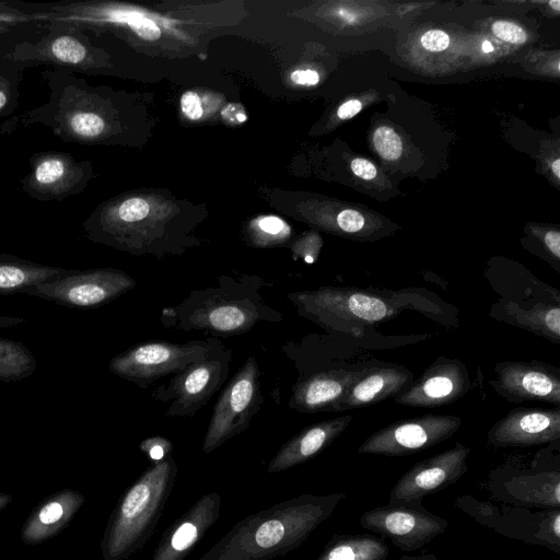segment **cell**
I'll return each mask as SVG.
<instances>
[{
    "label": "cell",
    "instance_id": "cell-40",
    "mask_svg": "<svg viewBox=\"0 0 560 560\" xmlns=\"http://www.w3.org/2000/svg\"><path fill=\"white\" fill-rule=\"evenodd\" d=\"M362 108V104L358 100H350L340 105L337 115L340 119H349L357 115Z\"/></svg>",
    "mask_w": 560,
    "mask_h": 560
},
{
    "label": "cell",
    "instance_id": "cell-23",
    "mask_svg": "<svg viewBox=\"0 0 560 560\" xmlns=\"http://www.w3.org/2000/svg\"><path fill=\"white\" fill-rule=\"evenodd\" d=\"M70 271L15 257L0 256V294L21 293L26 288L65 276Z\"/></svg>",
    "mask_w": 560,
    "mask_h": 560
},
{
    "label": "cell",
    "instance_id": "cell-5",
    "mask_svg": "<svg viewBox=\"0 0 560 560\" xmlns=\"http://www.w3.org/2000/svg\"><path fill=\"white\" fill-rule=\"evenodd\" d=\"M454 505L479 525L494 533L560 553V509L536 510L469 494L458 495Z\"/></svg>",
    "mask_w": 560,
    "mask_h": 560
},
{
    "label": "cell",
    "instance_id": "cell-33",
    "mask_svg": "<svg viewBox=\"0 0 560 560\" xmlns=\"http://www.w3.org/2000/svg\"><path fill=\"white\" fill-rule=\"evenodd\" d=\"M492 32L499 38L512 44H523L526 42V33L515 23L508 21H497L492 25Z\"/></svg>",
    "mask_w": 560,
    "mask_h": 560
},
{
    "label": "cell",
    "instance_id": "cell-29",
    "mask_svg": "<svg viewBox=\"0 0 560 560\" xmlns=\"http://www.w3.org/2000/svg\"><path fill=\"white\" fill-rule=\"evenodd\" d=\"M150 212L149 203L142 198H130L118 208V217L122 222L133 223L143 220Z\"/></svg>",
    "mask_w": 560,
    "mask_h": 560
},
{
    "label": "cell",
    "instance_id": "cell-26",
    "mask_svg": "<svg viewBox=\"0 0 560 560\" xmlns=\"http://www.w3.org/2000/svg\"><path fill=\"white\" fill-rule=\"evenodd\" d=\"M52 55L60 61L81 62L86 55L83 45L71 36H60L51 45Z\"/></svg>",
    "mask_w": 560,
    "mask_h": 560
},
{
    "label": "cell",
    "instance_id": "cell-1",
    "mask_svg": "<svg viewBox=\"0 0 560 560\" xmlns=\"http://www.w3.org/2000/svg\"><path fill=\"white\" fill-rule=\"evenodd\" d=\"M346 499L345 492L301 494L235 523L198 560H271L299 548Z\"/></svg>",
    "mask_w": 560,
    "mask_h": 560
},
{
    "label": "cell",
    "instance_id": "cell-4",
    "mask_svg": "<svg viewBox=\"0 0 560 560\" xmlns=\"http://www.w3.org/2000/svg\"><path fill=\"white\" fill-rule=\"evenodd\" d=\"M408 294L353 287H320L288 294L298 313L329 331L361 336L365 328L395 318L408 307Z\"/></svg>",
    "mask_w": 560,
    "mask_h": 560
},
{
    "label": "cell",
    "instance_id": "cell-44",
    "mask_svg": "<svg viewBox=\"0 0 560 560\" xmlns=\"http://www.w3.org/2000/svg\"><path fill=\"white\" fill-rule=\"evenodd\" d=\"M482 50H483L485 52H490V51H492V50H493V46L491 45V43H490V42L486 40V42H483V44H482Z\"/></svg>",
    "mask_w": 560,
    "mask_h": 560
},
{
    "label": "cell",
    "instance_id": "cell-35",
    "mask_svg": "<svg viewBox=\"0 0 560 560\" xmlns=\"http://www.w3.org/2000/svg\"><path fill=\"white\" fill-rule=\"evenodd\" d=\"M180 108L184 115L190 120H198L203 115L201 101L195 92L188 91L182 95Z\"/></svg>",
    "mask_w": 560,
    "mask_h": 560
},
{
    "label": "cell",
    "instance_id": "cell-46",
    "mask_svg": "<svg viewBox=\"0 0 560 560\" xmlns=\"http://www.w3.org/2000/svg\"><path fill=\"white\" fill-rule=\"evenodd\" d=\"M549 5L553 8V10L559 11L560 10V2L559 0L550 1Z\"/></svg>",
    "mask_w": 560,
    "mask_h": 560
},
{
    "label": "cell",
    "instance_id": "cell-9",
    "mask_svg": "<svg viewBox=\"0 0 560 560\" xmlns=\"http://www.w3.org/2000/svg\"><path fill=\"white\" fill-rule=\"evenodd\" d=\"M210 346L211 337L187 343L143 342L114 357L108 366L117 376L145 388L154 381L177 374L203 359Z\"/></svg>",
    "mask_w": 560,
    "mask_h": 560
},
{
    "label": "cell",
    "instance_id": "cell-31",
    "mask_svg": "<svg viewBox=\"0 0 560 560\" xmlns=\"http://www.w3.org/2000/svg\"><path fill=\"white\" fill-rule=\"evenodd\" d=\"M63 174V163L58 159H48L37 166L35 178L38 183L48 185L59 180Z\"/></svg>",
    "mask_w": 560,
    "mask_h": 560
},
{
    "label": "cell",
    "instance_id": "cell-16",
    "mask_svg": "<svg viewBox=\"0 0 560 560\" xmlns=\"http://www.w3.org/2000/svg\"><path fill=\"white\" fill-rule=\"evenodd\" d=\"M559 439L560 407L512 409L487 434V442L494 447L537 446Z\"/></svg>",
    "mask_w": 560,
    "mask_h": 560
},
{
    "label": "cell",
    "instance_id": "cell-38",
    "mask_svg": "<svg viewBox=\"0 0 560 560\" xmlns=\"http://www.w3.org/2000/svg\"><path fill=\"white\" fill-rule=\"evenodd\" d=\"M352 172L360 178L373 179L376 176V167L365 159H354L351 162Z\"/></svg>",
    "mask_w": 560,
    "mask_h": 560
},
{
    "label": "cell",
    "instance_id": "cell-7",
    "mask_svg": "<svg viewBox=\"0 0 560 560\" xmlns=\"http://www.w3.org/2000/svg\"><path fill=\"white\" fill-rule=\"evenodd\" d=\"M232 350L211 337L207 355L190 364L166 384L154 389L152 397L170 402L167 417H192L217 393L228 377Z\"/></svg>",
    "mask_w": 560,
    "mask_h": 560
},
{
    "label": "cell",
    "instance_id": "cell-13",
    "mask_svg": "<svg viewBox=\"0 0 560 560\" xmlns=\"http://www.w3.org/2000/svg\"><path fill=\"white\" fill-rule=\"evenodd\" d=\"M471 448L457 442L453 447L416 463L395 483L387 504L420 506L424 497L457 482L468 470Z\"/></svg>",
    "mask_w": 560,
    "mask_h": 560
},
{
    "label": "cell",
    "instance_id": "cell-21",
    "mask_svg": "<svg viewBox=\"0 0 560 560\" xmlns=\"http://www.w3.org/2000/svg\"><path fill=\"white\" fill-rule=\"evenodd\" d=\"M504 318L513 326L544 337L555 345H560L559 302H541L528 308L509 303L504 308Z\"/></svg>",
    "mask_w": 560,
    "mask_h": 560
},
{
    "label": "cell",
    "instance_id": "cell-25",
    "mask_svg": "<svg viewBox=\"0 0 560 560\" xmlns=\"http://www.w3.org/2000/svg\"><path fill=\"white\" fill-rule=\"evenodd\" d=\"M373 142L378 154L385 160H396L401 155V139L387 126L378 127L374 131Z\"/></svg>",
    "mask_w": 560,
    "mask_h": 560
},
{
    "label": "cell",
    "instance_id": "cell-22",
    "mask_svg": "<svg viewBox=\"0 0 560 560\" xmlns=\"http://www.w3.org/2000/svg\"><path fill=\"white\" fill-rule=\"evenodd\" d=\"M389 548L384 538L368 534L335 535L317 560H386Z\"/></svg>",
    "mask_w": 560,
    "mask_h": 560
},
{
    "label": "cell",
    "instance_id": "cell-39",
    "mask_svg": "<svg viewBox=\"0 0 560 560\" xmlns=\"http://www.w3.org/2000/svg\"><path fill=\"white\" fill-rule=\"evenodd\" d=\"M291 80L300 85H315L319 81V75L315 70H295L291 73Z\"/></svg>",
    "mask_w": 560,
    "mask_h": 560
},
{
    "label": "cell",
    "instance_id": "cell-20",
    "mask_svg": "<svg viewBox=\"0 0 560 560\" xmlns=\"http://www.w3.org/2000/svg\"><path fill=\"white\" fill-rule=\"evenodd\" d=\"M352 419L346 415L304 428L280 447L269 462L267 471L280 472L312 459L340 436Z\"/></svg>",
    "mask_w": 560,
    "mask_h": 560
},
{
    "label": "cell",
    "instance_id": "cell-36",
    "mask_svg": "<svg viewBox=\"0 0 560 560\" xmlns=\"http://www.w3.org/2000/svg\"><path fill=\"white\" fill-rule=\"evenodd\" d=\"M422 46L430 51H442L448 47V35L440 30H432L421 37Z\"/></svg>",
    "mask_w": 560,
    "mask_h": 560
},
{
    "label": "cell",
    "instance_id": "cell-2",
    "mask_svg": "<svg viewBox=\"0 0 560 560\" xmlns=\"http://www.w3.org/2000/svg\"><path fill=\"white\" fill-rule=\"evenodd\" d=\"M218 285L192 291L180 304L162 311L166 326L182 330H208L233 336L250 330L258 322H279L282 314L259 294L265 284L258 277H218Z\"/></svg>",
    "mask_w": 560,
    "mask_h": 560
},
{
    "label": "cell",
    "instance_id": "cell-17",
    "mask_svg": "<svg viewBox=\"0 0 560 560\" xmlns=\"http://www.w3.org/2000/svg\"><path fill=\"white\" fill-rule=\"evenodd\" d=\"M220 509L218 492L203 494L165 529L150 560H184L214 525Z\"/></svg>",
    "mask_w": 560,
    "mask_h": 560
},
{
    "label": "cell",
    "instance_id": "cell-28",
    "mask_svg": "<svg viewBox=\"0 0 560 560\" xmlns=\"http://www.w3.org/2000/svg\"><path fill=\"white\" fill-rule=\"evenodd\" d=\"M257 230L264 234L261 242L285 240L290 234L288 225L278 217L268 215L257 221Z\"/></svg>",
    "mask_w": 560,
    "mask_h": 560
},
{
    "label": "cell",
    "instance_id": "cell-45",
    "mask_svg": "<svg viewBox=\"0 0 560 560\" xmlns=\"http://www.w3.org/2000/svg\"><path fill=\"white\" fill-rule=\"evenodd\" d=\"M5 102L7 95L2 91H0V109L4 106Z\"/></svg>",
    "mask_w": 560,
    "mask_h": 560
},
{
    "label": "cell",
    "instance_id": "cell-41",
    "mask_svg": "<svg viewBox=\"0 0 560 560\" xmlns=\"http://www.w3.org/2000/svg\"><path fill=\"white\" fill-rule=\"evenodd\" d=\"M25 322L26 319L23 317L0 315V328L14 327Z\"/></svg>",
    "mask_w": 560,
    "mask_h": 560
},
{
    "label": "cell",
    "instance_id": "cell-12",
    "mask_svg": "<svg viewBox=\"0 0 560 560\" xmlns=\"http://www.w3.org/2000/svg\"><path fill=\"white\" fill-rule=\"evenodd\" d=\"M362 528L380 534L402 551H417L448 527V522L423 505L385 504L365 511Z\"/></svg>",
    "mask_w": 560,
    "mask_h": 560
},
{
    "label": "cell",
    "instance_id": "cell-19",
    "mask_svg": "<svg viewBox=\"0 0 560 560\" xmlns=\"http://www.w3.org/2000/svg\"><path fill=\"white\" fill-rule=\"evenodd\" d=\"M359 372L331 369L303 374L292 387L289 407L303 413L334 412Z\"/></svg>",
    "mask_w": 560,
    "mask_h": 560
},
{
    "label": "cell",
    "instance_id": "cell-8",
    "mask_svg": "<svg viewBox=\"0 0 560 560\" xmlns=\"http://www.w3.org/2000/svg\"><path fill=\"white\" fill-rule=\"evenodd\" d=\"M259 376L258 363L254 357H249L222 390L203 439L205 454L213 452L248 428L264 400Z\"/></svg>",
    "mask_w": 560,
    "mask_h": 560
},
{
    "label": "cell",
    "instance_id": "cell-42",
    "mask_svg": "<svg viewBox=\"0 0 560 560\" xmlns=\"http://www.w3.org/2000/svg\"><path fill=\"white\" fill-rule=\"evenodd\" d=\"M397 560H438V556L434 553H422L418 556H402Z\"/></svg>",
    "mask_w": 560,
    "mask_h": 560
},
{
    "label": "cell",
    "instance_id": "cell-24",
    "mask_svg": "<svg viewBox=\"0 0 560 560\" xmlns=\"http://www.w3.org/2000/svg\"><path fill=\"white\" fill-rule=\"evenodd\" d=\"M33 353L21 342L0 337V382H18L36 370Z\"/></svg>",
    "mask_w": 560,
    "mask_h": 560
},
{
    "label": "cell",
    "instance_id": "cell-15",
    "mask_svg": "<svg viewBox=\"0 0 560 560\" xmlns=\"http://www.w3.org/2000/svg\"><path fill=\"white\" fill-rule=\"evenodd\" d=\"M469 388L470 380L465 363L458 359L440 357L394 399L405 407L435 408L458 400Z\"/></svg>",
    "mask_w": 560,
    "mask_h": 560
},
{
    "label": "cell",
    "instance_id": "cell-37",
    "mask_svg": "<svg viewBox=\"0 0 560 560\" xmlns=\"http://www.w3.org/2000/svg\"><path fill=\"white\" fill-rule=\"evenodd\" d=\"M62 514V505L58 502H50L40 510L38 518L43 524L49 525L58 522Z\"/></svg>",
    "mask_w": 560,
    "mask_h": 560
},
{
    "label": "cell",
    "instance_id": "cell-32",
    "mask_svg": "<svg viewBox=\"0 0 560 560\" xmlns=\"http://www.w3.org/2000/svg\"><path fill=\"white\" fill-rule=\"evenodd\" d=\"M337 226L347 234H358L365 228L364 217L357 210L345 209L336 218Z\"/></svg>",
    "mask_w": 560,
    "mask_h": 560
},
{
    "label": "cell",
    "instance_id": "cell-10",
    "mask_svg": "<svg viewBox=\"0 0 560 560\" xmlns=\"http://www.w3.org/2000/svg\"><path fill=\"white\" fill-rule=\"evenodd\" d=\"M136 280L114 268L69 273L24 289L21 293L71 307L105 304L135 288Z\"/></svg>",
    "mask_w": 560,
    "mask_h": 560
},
{
    "label": "cell",
    "instance_id": "cell-34",
    "mask_svg": "<svg viewBox=\"0 0 560 560\" xmlns=\"http://www.w3.org/2000/svg\"><path fill=\"white\" fill-rule=\"evenodd\" d=\"M127 22L138 36L143 39L155 40L161 36V30L158 24L148 18H129Z\"/></svg>",
    "mask_w": 560,
    "mask_h": 560
},
{
    "label": "cell",
    "instance_id": "cell-27",
    "mask_svg": "<svg viewBox=\"0 0 560 560\" xmlns=\"http://www.w3.org/2000/svg\"><path fill=\"white\" fill-rule=\"evenodd\" d=\"M71 129L84 138H94L104 130V120L94 113H77L70 119Z\"/></svg>",
    "mask_w": 560,
    "mask_h": 560
},
{
    "label": "cell",
    "instance_id": "cell-18",
    "mask_svg": "<svg viewBox=\"0 0 560 560\" xmlns=\"http://www.w3.org/2000/svg\"><path fill=\"white\" fill-rule=\"evenodd\" d=\"M413 372L402 365H373L361 369L334 412L363 408L394 398L413 381Z\"/></svg>",
    "mask_w": 560,
    "mask_h": 560
},
{
    "label": "cell",
    "instance_id": "cell-43",
    "mask_svg": "<svg viewBox=\"0 0 560 560\" xmlns=\"http://www.w3.org/2000/svg\"><path fill=\"white\" fill-rule=\"evenodd\" d=\"M551 170L555 174L556 177H560V160L557 159L553 161V163L551 164Z\"/></svg>",
    "mask_w": 560,
    "mask_h": 560
},
{
    "label": "cell",
    "instance_id": "cell-14",
    "mask_svg": "<svg viewBox=\"0 0 560 560\" xmlns=\"http://www.w3.org/2000/svg\"><path fill=\"white\" fill-rule=\"evenodd\" d=\"M489 384L509 402L537 400L560 407V368L546 362H498Z\"/></svg>",
    "mask_w": 560,
    "mask_h": 560
},
{
    "label": "cell",
    "instance_id": "cell-11",
    "mask_svg": "<svg viewBox=\"0 0 560 560\" xmlns=\"http://www.w3.org/2000/svg\"><path fill=\"white\" fill-rule=\"evenodd\" d=\"M460 424L462 419L452 415L424 413L398 420L366 438L358 453L407 456L444 442Z\"/></svg>",
    "mask_w": 560,
    "mask_h": 560
},
{
    "label": "cell",
    "instance_id": "cell-30",
    "mask_svg": "<svg viewBox=\"0 0 560 560\" xmlns=\"http://www.w3.org/2000/svg\"><path fill=\"white\" fill-rule=\"evenodd\" d=\"M140 450L154 463L171 456L173 452V444L163 436H152L140 443Z\"/></svg>",
    "mask_w": 560,
    "mask_h": 560
},
{
    "label": "cell",
    "instance_id": "cell-6",
    "mask_svg": "<svg viewBox=\"0 0 560 560\" xmlns=\"http://www.w3.org/2000/svg\"><path fill=\"white\" fill-rule=\"evenodd\" d=\"M487 489L494 501L535 510L560 509L559 458L537 455L528 465L506 463L490 471Z\"/></svg>",
    "mask_w": 560,
    "mask_h": 560
},
{
    "label": "cell",
    "instance_id": "cell-3",
    "mask_svg": "<svg viewBox=\"0 0 560 560\" xmlns=\"http://www.w3.org/2000/svg\"><path fill=\"white\" fill-rule=\"evenodd\" d=\"M177 472L171 455L150 465L124 492L104 539L106 560H127L144 547L162 516Z\"/></svg>",
    "mask_w": 560,
    "mask_h": 560
}]
</instances>
